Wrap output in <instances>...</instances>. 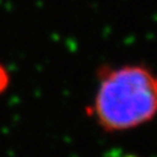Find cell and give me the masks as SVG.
Listing matches in <instances>:
<instances>
[{
    "mask_svg": "<svg viewBox=\"0 0 157 157\" xmlns=\"http://www.w3.org/2000/svg\"><path fill=\"white\" fill-rule=\"evenodd\" d=\"M10 84V74L8 69L0 63V95H2Z\"/></svg>",
    "mask_w": 157,
    "mask_h": 157,
    "instance_id": "7a4b0ae2",
    "label": "cell"
},
{
    "mask_svg": "<svg viewBox=\"0 0 157 157\" xmlns=\"http://www.w3.org/2000/svg\"><path fill=\"white\" fill-rule=\"evenodd\" d=\"M98 74L92 114L104 131H129L156 117L157 71L128 63L103 67Z\"/></svg>",
    "mask_w": 157,
    "mask_h": 157,
    "instance_id": "6da1fadb",
    "label": "cell"
}]
</instances>
